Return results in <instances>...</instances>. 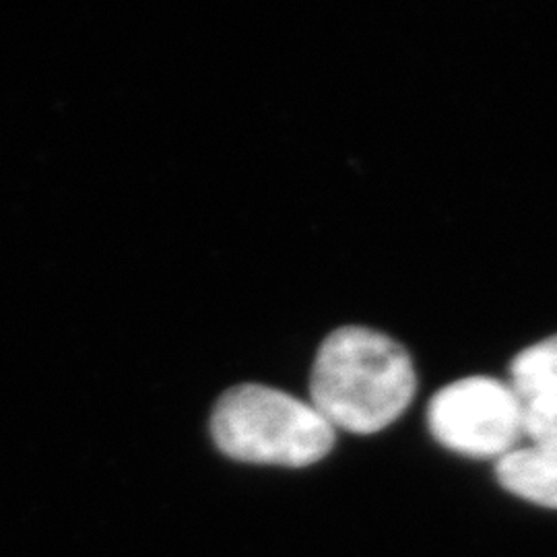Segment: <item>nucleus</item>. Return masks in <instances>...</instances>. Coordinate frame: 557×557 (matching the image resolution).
I'll list each match as a JSON object with an SVG mask.
<instances>
[{"label": "nucleus", "instance_id": "5", "mask_svg": "<svg viewBox=\"0 0 557 557\" xmlns=\"http://www.w3.org/2000/svg\"><path fill=\"white\" fill-rule=\"evenodd\" d=\"M510 386L524 405L557 398V335L522 349L512 359Z\"/></svg>", "mask_w": 557, "mask_h": 557}, {"label": "nucleus", "instance_id": "4", "mask_svg": "<svg viewBox=\"0 0 557 557\" xmlns=\"http://www.w3.org/2000/svg\"><path fill=\"white\" fill-rule=\"evenodd\" d=\"M499 485L535 506L557 510V457L539 448H515L496 465Z\"/></svg>", "mask_w": 557, "mask_h": 557}, {"label": "nucleus", "instance_id": "6", "mask_svg": "<svg viewBox=\"0 0 557 557\" xmlns=\"http://www.w3.org/2000/svg\"><path fill=\"white\" fill-rule=\"evenodd\" d=\"M524 436L557 457V398H543L524 405Z\"/></svg>", "mask_w": 557, "mask_h": 557}, {"label": "nucleus", "instance_id": "2", "mask_svg": "<svg viewBox=\"0 0 557 557\" xmlns=\"http://www.w3.org/2000/svg\"><path fill=\"white\" fill-rule=\"evenodd\" d=\"M211 436L234 460L301 469L333 450L337 430L312 403L271 386L239 384L218 400Z\"/></svg>", "mask_w": 557, "mask_h": 557}, {"label": "nucleus", "instance_id": "3", "mask_svg": "<svg viewBox=\"0 0 557 557\" xmlns=\"http://www.w3.org/2000/svg\"><path fill=\"white\" fill-rule=\"evenodd\" d=\"M428 428L440 446L469 458H502L524 434V403L490 376L455 380L428 405Z\"/></svg>", "mask_w": 557, "mask_h": 557}, {"label": "nucleus", "instance_id": "1", "mask_svg": "<svg viewBox=\"0 0 557 557\" xmlns=\"http://www.w3.org/2000/svg\"><path fill=\"white\" fill-rule=\"evenodd\" d=\"M418 391L413 359L395 338L343 326L322 341L310 376V403L335 430L376 434L395 423Z\"/></svg>", "mask_w": 557, "mask_h": 557}]
</instances>
